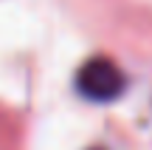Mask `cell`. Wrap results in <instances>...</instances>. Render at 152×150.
<instances>
[{
    "label": "cell",
    "mask_w": 152,
    "mask_h": 150,
    "mask_svg": "<svg viewBox=\"0 0 152 150\" xmlns=\"http://www.w3.org/2000/svg\"><path fill=\"white\" fill-rule=\"evenodd\" d=\"M127 79L121 74V68L107 57H93L79 68L76 77V88L85 99L90 102H113L115 96H121Z\"/></svg>",
    "instance_id": "obj_1"
}]
</instances>
